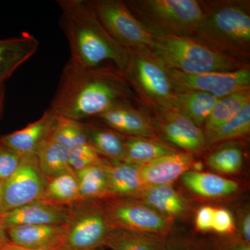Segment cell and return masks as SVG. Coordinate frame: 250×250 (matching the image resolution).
<instances>
[{
    "instance_id": "obj_21",
    "label": "cell",
    "mask_w": 250,
    "mask_h": 250,
    "mask_svg": "<svg viewBox=\"0 0 250 250\" xmlns=\"http://www.w3.org/2000/svg\"><path fill=\"white\" fill-rule=\"evenodd\" d=\"M182 181L190 191L206 198L229 196L239 189L235 181L208 172L189 170L182 176Z\"/></svg>"
},
{
    "instance_id": "obj_45",
    "label": "cell",
    "mask_w": 250,
    "mask_h": 250,
    "mask_svg": "<svg viewBox=\"0 0 250 250\" xmlns=\"http://www.w3.org/2000/svg\"><path fill=\"white\" fill-rule=\"evenodd\" d=\"M0 250H3L2 248H0Z\"/></svg>"
},
{
    "instance_id": "obj_9",
    "label": "cell",
    "mask_w": 250,
    "mask_h": 250,
    "mask_svg": "<svg viewBox=\"0 0 250 250\" xmlns=\"http://www.w3.org/2000/svg\"><path fill=\"white\" fill-rule=\"evenodd\" d=\"M88 2L109 35L126 49L148 51L154 37L133 16L125 1L88 0Z\"/></svg>"
},
{
    "instance_id": "obj_23",
    "label": "cell",
    "mask_w": 250,
    "mask_h": 250,
    "mask_svg": "<svg viewBox=\"0 0 250 250\" xmlns=\"http://www.w3.org/2000/svg\"><path fill=\"white\" fill-rule=\"evenodd\" d=\"M219 99L202 92L175 93L172 108L180 112L200 127L205 124Z\"/></svg>"
},
{
    "instance_id": "obj_43",
    "label": "cell",
    "mask_w": 250,
    "mask_h": 250,
    "mask_svg": "<svg viewBox=\"0 0 250 250\" xmlns=\"http://www.w3.org/2000/svg\"><path fill=\"white\" fill-rule=\"evenodd\" d=\"M1 183H0V201H1Z\"/></svg>"
},
{
    "instance_id": "obj_31",
    "label": "cell",
    "mask_w": 250,
    "mask_h": 250,
    "mask_svg": "<svg viewBox=\"0 0 250 250\" xmlns=\"http://www.w3.org/2000/svg\"><path fill=\"white\" fill-rule=\"evenodd\" d=\"M250 131V103L236 116L220 125L216 129L205 134L207 146L242 138Z\"/></svg>"
},
{
    "instance_id": "obj_2",
    "label": "cell",
    "mask_w": 250,
    "mask_h": 250,
    "mask_svg": "<svg viewBox=\"0 0 250 250\" xmlns=\"http://www.w3.org/2000/svg\"><path fill=\"white\" fill-rule=\"evenodd\" d=\"M59 26L70 49V60L82 66L111 63L121 72L129 62V50L119 45L100 22L88 0H59Z\"/></svg>"
},
{
    "instance_id": "obj_40",
    "label": "cell",
    "mask_w": 250,
    "mask_h": 250,
    "mask_svg": "<svg viewBox=\"0 0 250 250\" xmlns=\"http://www.w3.org/2000/svg\"><path fill=\"white\" fill-rule=\"evenodd\" d=\"M5 95H6V92H5L4 85H0V120L2 116L3 110H4Z\"/></svg>"
},
{
    "instance_id": "obj_6",
    "label": "cell",
    "mask_w": 250,
    "mask_h": 250,
    "mask_svg": "<svg viewBox=\"0 0 250 250\" xmlns=\"http://www.w3.org/2000/svg\"><path fill=\"white\" fill-rule=\"evenodd\" d=\"M68 208L65 237L58 250L103 248L111 228L105 215L103 200H78L68 205Z\"/></svg>"
},
{
    "instance_id": "obj_22",
    "label": "cell",
    "mask_w": 250,
    "mask_h": 250,
    "mask_svg": "<svg viewBox=\"0 0 250 250\" xmlns=\"http://www.w3.org/2000/svg\"><path fill=\"white\" fill-rule=\"evenodd\" d=\"M84 123L88 143L102 157L108 160L124 162L126 151L125 136L101 123Z\"/></svg>"
},
{
    "instance_id": "obj_13",
    "label": "cell",
    "mask_w": 250,
    "mask_h": 250,
    "mask_svg": "<svg viewBox=\"0 0 250 250\" xmlns=\"http://www.w3.org/2000/svg\"><path fill=\"white\" fill-rule=\"evenodd\" d=\"M68 216V206L38 200L0 213V226L6 230L21 225H63Z\"/></svg>"
},
{
    "instance_id": "obj_14",
    "label": "cell",
    "mask_w": 250,
    "mask_h": 250,
    "mask_svg": "<svg viewBox=\"0 0 250 250\" xmlns=\"http://www.w3.org/2000/svg\"><path fill=\"white\" fill-rule=\"evenodd\" d=\"M94 118L125 136L158 139L154 123L129 104L118 105Z\"/></svg>"
},
{
    "instance_id": "obj_11",
    "label": "cell",
    "mask_w": 250,
    "mask_h": 250,
    "mask_svg": "<svg viewBox=\"0 0 250 250\" xmlns=\"http://www.w3.org/2000/svg\"><path fill=\"white\" fill-rule=\"evenodd\" d=\"M167 71L175 93L202 92L222 98L250 88V71L248 67L236 71L198 75H189L170 69H167Z\"/></svg>"
},
{
    "instance_id": "obj_17",
    "label": "cell",
    "mask_w": 250,
    "mask_h": 250,
    "mask_svg": "<svg viewBox=\"0 0 250 250\" xmlns=\"http://www.w3.org/2000/svg\"><path fill=\"white\" fill-rule=\"evenodd\" d=\"M39 41L29 32L9 39H0V85L36 53Z\"/></svg>"
},
{
    "instance_id": "obj_27",
    "label": "cell",
    "mask_w": 250,
    "mask_h": 250,
    "mask_svg": "<svg viewBox=\"0 0 250 250\" xmlns=\"http://www.w3.org/2000/svg\"><path fill=\"white\" fill-rule=\"evenodd\" d=\"M36 155L46 179L70 170L69 151L49 136L41 143Z\"/></svg>"
},
{
    "instance_id": "obj_7",
    "label": "cell",
    "mask_w": 250,
    "mask_h": 250,
    "mask_svg": "<svg viewBox=\"0 0 250 250\" xmlns=\"http://www.w3.org/2000/svg\"><path fill=\"white\" fill-rule=\"evenodd\" d=\"M121 72L156 108H172L175 91L167 67L148 51L129 49L127 66Z\"/></svg>"
},
{
    "instance_id": "obj_8",
    "label": "cell",
    "mask_w": 250,
    "mask_h": 250,
    "mask_svg": "<svg viewBox=\"0 0 250 250\" xmlns=\"http://www.w3.org/2000/svg\"><path fill=\"white\" fill-rule=\"evenodd\" d=\"M111 228L154 236L173 235L172 220L134 197H109L103 200Z\"/></svg>"
},
{
    "instance_id": "obj_12",
    "label": "cell",
    "mask_w": 250,
    "mask_h": 250,
    "mask_svg": "<svg viewBox=\"0 0 250 250\" xmlns=\"http://www.w3.org/2000/svg\"><path fill=\"white\" fill-rule=\"evenodd\" d=\"M159 127L164 137L186 152H197L207 146L205 133L187 116L172 108H156Z\"/></svg>"
},
{
    "instance_id": "obj_41",
    "label": "cell",
    "mask_w": 250,
    "mask_h": 250,
    "mask_svg": "<svg viewBox=\"0 0 250 250\" xmlns=\"http://www.w3.org/2000/svg\"><path fill=\"white\" fill-rule=\"evenodd\" d=\"M1 248H2L3 250H47L23 248V247L15 246V245L11 244V243H8L7 244L5 245V246Z\"/></svg>"
},
{
    "instance_id": "obj_15",
    "label": "cell",
    "mask_w": 250,
    "mask_h": 250,
    "mask_svg": "<svg viewBox=\"0 0 250 250\" xmlns=\"http://www.w3.org/2000/svg\"><path fill=\"white\" fill-rule=\"evenodd\" d=\"M63 225H21L6 229L10 243L23 248L58 250L65 234Z\"/></svg>"
},
{
    "instance_id": "obj_10",
    "label": "cell",
    "mask_w": 250,
    "mask_h": 250,
    "mask_svg": "<svg viewBox=\"0 0 250 250\" xmlns=\"http://www.w3.org/2000/svg\"><path fill=\"white\" fill-rule=\"evenodd\" d=\"M46 182L36 155L23 156L16 172L0 182V213L42 200Z\"/></svg>"
},
{
    "instance_id": "obj_4",
    "label": "cell",
    "mask_w": 250,
    "mask_h": 250,
    "mask_svg": "<svg viewBox=\"0 0 250 250\" xmlns=\"http://www.w3.org/2000/svg\"><path fill=\"white\" fill-rule=\"evenodd\" d=\"M148 52L167 69L189 75L233 72L248 67L195 37L154 38Z\"/></svg>"
},
{
    "instance_id": "obj_36",
    "label": "cell",
    "mask_w": 250,
    "mask_h": 250,
    "mask_svg": "<svg viewBox=\"0 0 250 250\" xmlns=\"http://www.w3.org/2000/svg\"><path fill=\"white\" fill-rule=\"evenodd\" d=\"M236 227L233 215L229 210L224 208H215L212 231L223 236H232Z\"/></svg>"
},
{
    "instance_id": "obj_37",
    "label": "cell",
    "mask_w": 250,
    "mask_h": 250,
    "mask_svg": "<svg viewBox=\"0 0 250 250\" xmlns=\"http://www.w3.org/2000/svg\"><path fill=\"white\" fill-rule=\"evenodd\" d=\"M214 210V207L210 206H204L199 208L195 220L197 231L200 232H209L212 231Z\"/></svg>"
},
{
    "instance_id": "obj_20",
    "label": "cell",
    "mask_w": 250,
    "mask_h": 250,
    "mask_svg": "<svg viewBox=\"0 0 250 250\" xmlns=\"http://www.w3.org/2000/svg\"><path fill=\"white\" fill-rule=\"evenodd\" d=\"M134 198L171 220L181 218L188 211L187 200L171 185L145 186Z\"/></svg>"
},
{
    "instance_id": "obj_1",
    "label": "cell",
    "mask_w": 250,
    "mask_h": 250,
    "mask_svg": "<svg viewBox=\"0 0 250 250\" xmlns=\"http://www.w3.org/2000/svg\"><path fill=\"white\" fill-rule=\"evenodd\" d=\"M127 82L113 65L90 67L69 60L48 108L56 116L83 121L129 104Z\"/></svg>"
},
{
    "instance_id": "obj_38",
    "label": "cell",
    "mask_w": 250,
    "mask_h": 250,
    "mask_svg": "<svg viewBox=\"0 0 250 250\" xmlns=\"http://www.w3.org/2000/svg\"><path fill=\"white\" fill-rule=\"evenodd\" d=\"M213 243L214 250H250V243L233 235Z\"/></svg>"
},
{
    "instance_id": "obj_29",
    "label": "cell",
    "mask_w": 250,
    "mask_h": 250,
    "mask_svg": "<svg viewBox=\"0 0 250 250\" xmlns=\"http://www.w3.org/2000/svg\"><path fill=\"white\" fill-rule=\"evenodd\" d=\"M78 181L80 200H103L108 198L107 175L102 165L90 166L75 172Z\"/></svg>"
},
{
    "instance_id": "obj_16",
    "label": "cell",
    "mask_w": 250,
    "mask_h": 250,
    "mask_svg": "<svg viewBox=\"0 0 250 250\" xmlns=\"http://www.w3.org/2000/svg\"><path fill=\"white\" fill-rule=\"evenodd\" d=\"M194 162L190 153L177 152L140 166V172L146 185H171L191 170Z\"/></svg>"
},
{
    "instance_id": "obj_26",
    "label": "cell",
    "mask_w": 250,
    "mask_h": 250,
    "mask_svg": "<svg viewBox=\"0 0 250 250\" xmlns=\"http://www.w3.org/2000/svg\"><path fill=\"white\" fill-rule=\"evenodd\" d=\"M56 205L68 206L80 200L78 181L71 170L47 179L42 200Z\"/></svg>"
},
{
    "instance_id": "obj_33",
    "label": "cell",
    "mask_w": 250,
    "mask_h": 250,
    "mask_svg": "<svg viewBox=\"0 0 250 250\" xmlns=\"http://www.w3.org/2000/svg\"><path fill=\"white\" fill-rule=\"evenodd\" d=\"M103 159L89 143L82 145L69 151V166L74 172L90 166L100 165Z\"/></svg>"
},
{
    "instance_id": "obj_32",
    "label": "cell",
    "mask_w": 250,
    "mask_h": 250,
    "mask_svg": "<svg viewBox=\"0 0 250 250\" xmlns=\"http://www.w3.org/2000/svg\"><path fill=\"white\" fill-rule=\"evenodd\" d=\"M207 164L212 170L219 173L236 174L243 166V152L236 146H224L213 151L207 157Z\"/></svg>"
},
{
    "instance_id": "obj_39",
    "label": "cell",
    "mask_w": 250,
    "mask_h": 250,
    "mask_svg": "<svg viewBox=\"0 0 250 250\" xmlns=\"http://www.w3.org/2000/svg\"><path fill=\"white\" fill-rule=\"evenodd\" d=\"M238 232L237 236L243 241L250 243V213L246 210L241 215L238 222Z\"/></svg>"
},
{
    "instance_id": "obj_18",
    "label": "cell",
    "mask_w": 250,
    "mask_h": 250,
    "mask_svg": "<svg viewBox=\"0 0 250 250\" xmlns=\"http://www.w3.org/2000/svg\"><path fill=\"white\" fill-rule=\"evenodd\" d=\"M54 115L47 110L37 121L25 127L0 137V141L21 156L36 155L41 143L49 137Z\"/></svg>"
},
{
    "instance_id": "obj_34",
    "label": "cell",
    "mask_w": 250,
    "mask_h": 250,
    "mask_svg": "<svg viewBox=\"0 0 250 250\" xmlns=\"http://www.w3.org/2000/svg\"><path fill=\"white\" fill-rule=\"evenodd\" d=\"M166 250H214L213 241L194 236L172 235L166 238Z\"/></svg>"
},
{
    "instance_id": "obj_42",
    "label": "cell",
    "mask_w": 250,
    "mask_h": 250,
    "mask_svg": "<svg viewBox=\"0 0 250 250\" xmlns=\"http://www.w3.org/2000/svg\"><path fill=\"white\" fill-rule=\"evenodd\" d=\"M8 243H9V241L6 236V230L0 226V248H3Z\"/></svg>"
},
{
    "instance_id": "obj_25",
    "label": "cell",
    "mask_w": 250,
    "mask_h": 250,
    "mask_svg": "<svg viewBox=\"0 0 250 250\" xmlns=\"http://www.w3.org/2000/svg\"><path fill=\"white\" fill-rule=\"evenodd\" d=\"M166 238L111 228L104 248L111 250H166Z\"/></svg>"
},
{
    "instance_id": "obj_24",
    "label": "cell",
    "mask_w": 250,
    "mask_h": 250,
    "mask_svg": "<svg viewBox=\"0 0 250 250\" xmlns=\"http://www.w3.org/2000/svg\"><path fill=\"white\" fill-rule=\"evenodd\" d=\"M124 162L141 166L160 158L179 152L159 139L125 136Z\"/></svg>"
},
{
    "instance_id": "obj_28",
    "label": "cell",
    "mask_w": 250,
    "mask_h": 250,
    "mask_svg": "<svg viewBox=\"0 0 250 250\" xmlns=\"http://www.w3.org/2000/svg\"><path fill=\"white\" fill-rule=\"evenodd\" d=\"M250 87L220 98L205 123V134L236 116L250 103Z\"/></svg>"
},
{
    "instance_id": "obj_3",
    "label": "cell",
    "mask_w": 250,
    "mask_h": 250,
    "mask_svg": "<svg viewBox=\"0 0 250 250\" xmlns=\"http://www.w3.org/2000/svg\"><path fill=\"white\" fill-rule=\"evenodd\" d=\"M248 3L225 1L205 6V17L194 37L237 60L250 59V15Z\"/></svg>"
},
{
    "instance_id": "obj_19",
    "label": "cell",
    "mask_w": 250,
    "mask_h": 250,
    "mask_svg": "<svg viewBox=\"0 0 250 250\" xmlns=\"http://www.w3.org/2000/svg\"><path fill=\"white\" fill-rule=\"evenodd\" d=\"M102 165L107 175L109 197H134L146 184L140 172V166L104 158Z\"/></svg>"
},
{
    "instance_id": "obj_30",
    "label": "cell",
    "mask_w": 250,
    "mask_h": 250,
    "mask_svg": "<svg viewBox=\"0 0 250 250\" xmlns=\"http://www.w3.org/2000/svg\"><path fill=\"white\" fill-rule=\"evenodd\" d=\"M54 116L53 125L49 134L51 139L68 151L88 143L84 122Z\"/></svg>"
},
{
    "instance_id": "obj_44",
    "label": "cell",
    "mask_w": 250,
    "mask_h": 250,
    "mask_svg": "<svg viewBox=\"0 0 250 250\" xmlns=\"http://www.w3.org/2000/svg\"><path fill=\"white\" fill-rule=\"evenodd\" d=\"M97 250H106L104 249V248H99V249Z\"/></svg>"
},
{
    "instance_id": "obj_5",
    "label": "cell",
    "mask_w": 250,
    "mask_h": 250,
    "mask_svg": "<svg viewBox=\"0 0 250 250\" xmlns=\"http://www.w3.org/2000/svg\"><path fill=\"white\" fill-rule=\"evenodd\" d=\"M133 16L154 38L194 37L205 17L197 0H128Z\"/></svg>"
},
{
    "instance_id": "obj_35",
    "label": "cell",
    "mask_w": 250,
    "mask_h": 250,
    "mask_svg": "<svg viewBox=\"0 0 250 250\" xmlns=\"http://www.w3.org/2000/svg\"><path fill=\"white\" fill-rule=\"evenodd\" d=\"M22 158L0 141V182L9 178L16 172Z\"/></svg>"
}]
</instances>
